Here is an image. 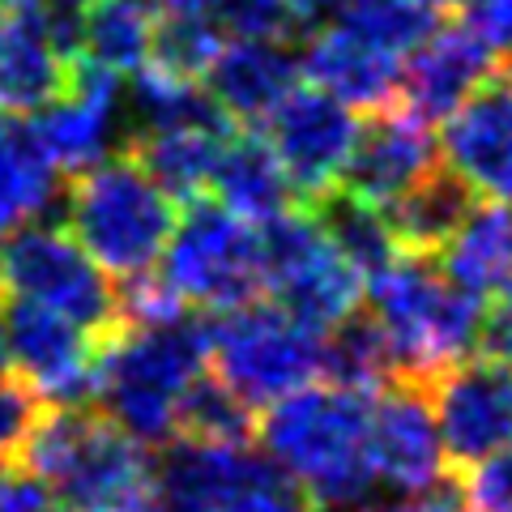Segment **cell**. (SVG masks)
<instances>
[{
    "label": "cell",
    "instance_id": "cell-10",
    "mask_svg": "<svg viewBox=\"0 0 512 512\" xmlns=\"http://www.w3.org/2000/svg\"><path fill=\"white\" fill-rule=\"evenodd\" d=\"M0 316H5L9 329L13 372L47 406H94V397H99V355H103V342L94 333L18 295L5 299Z\"/></svg>",
    "mask_w": 512,
    "mask_h": 512
},
{
    "label": "cell",
    "instance_id": "cell-23",
    "mask_svg": "<svg viewBox=\"0 0 512 512\" xmlns=\"http://www.w3.org/2000/svg\"><path fill=\"white\" fill-rule=\"evenodd\" d=\"M231 128H163V133H133L124 141L128 154L141 158L158 184L175 201H197L214 188V171Z\"/></svg>",
    "mask_w": 512,
    "mask_h": 512
},
{
    "label": "cell",
    "instance_id": "cell-17",
    "mask_svg": "<svg viewBox=\"0 0 512 512\" xmlns=\"http://www.w3.org/2000/svg\"><path fill=\"white\" fill-rule=\"evenodd\" d=\"M440 137H431V124L414 116L406 103L372 111V120L359 124V141L350 150L342 171V188L372 205H393L406 188H414L427 171L440 167Z\"/></svg>",
    "mask_w": 512,
    "mask_h": 512
},
{
    "label": "cell",
    "instance_id": "cell-25",
    "mask_svg": "<svg viewBox=\"0 0 512 512\" xmlns=\"http://www.w3.org/2000/svg\"><path fill=\"white\" fill-rule=\"evenodd\" d=\"M128 137L133 133H163V128H231V116L218 107L210 86L175 77L158 64L133 73L128 94Z\"/></svg>",
    "mask_w": 512,
    "mask_h": 512
},
{
    "label": "cell",
    "instance_id": "cell-8",
    "mask_svg": "<svg viewBox=\"0 0 512 512\" xmlns=\"http://www.w3.org/2000/svg\"><path fill=\"white\" fill-rule=\"evenodd\" d=\"M163 274L188 303L210 312L244 308L265 291V244L256 222L222 201H188L180 210Z\"/></svg>",
    "mask_w": 512,
    "mask_h": 512
},
{
    "label": "cell",
    "instance_id": "cell-21",
    "mask_svg": "<svg viewBox=\"0 0 512 512\" xmlns=\"http://www.w3.org/2000/svg\"><path fill=\"white\" fill-rule=\"evenodd\" d=\"M214 197L227 205V210L256 222V227H265V222H274L278 214L299 205L291 171L282 167L274 141L261 133H231L227 137L218 171H214Z\"/></svg>",
    "mask_w": 512,
    "mask_h": 512
},
{
    "label": "cell",
    "instance_id": "cell-18",
    "mask_svg": "<svg viewBox=\"0 0 512 512\" xmlns=\"http://www.w3.org/2000/svg\"><path fill=\"white\" fill-rule=\"evenodd\" d=\"M402 60V52L342 22L312 30L308 47H303V73L355 111H380L402 103Z\"/></svg>",
    "mask_w": 512,
    "mask_h": 512
},
{
    "label": "cell",
    "instance_id": "cell-39",
    "mask_svg": "<svg viewBox=\"0 0 512 512\" xmlns=\"http://www.w3.org/2000/svg\"><path fill=\"white\" fill-rule=\"evenodd\" d=\"M444 9H474V5H487V0H440Z\"/></svg>",
    "mask_w": 512,
    "mask_h": 512
},
{
    "label": "cell",
    "instance_id": "cell-26",
    "mask_svg": "<svg viewBox=\"0 0 512 512\" xmlns=\"http://www.w3.org/2000/svg\"><path fill=\"white\" fill-rule=\"evenodd\" d=\"M308 205H312V214L320 218L325 235L338 244V252L363 274V282H372L376 274H384V269L397 261V252L402 248H397L389 214H384L380 205L355 197V192H346L342 184L329 188L325 197H316Z\"/></svg>",
    "mask_w": 512,
    "mask_h": 512
},
{
    "label": "cell",
    "instance_id": "cell-38",
    "mask_svg": "<svg viewBox=\"0 0 512 512\" xmlns=\"http://www.w3.org/2000/svg\"><path fill=\"white\" fill-rule=\"evenodd\" d=\"M13 372V355H9V329H5V316H0V376Z\"/></svg>",
    "mask_w": 512,
    "mask_h": 512
},
{
    "label": "cell",
    "instance_id": "cell-19",
    "mask_svg": "<svg viewBox=\"0 0 512 512\" xmlns=\"http://www.w3.org/2000/svg\"><path fill=\"white\" fill-rule=\"evenodd\" d=\"M73 64L56 43L39 5L9 9L0 22V111L9 116H39L47 111L73 82Z\"/></svg>",
    "mask_w": 512,
    "mask_h": 512
},
{
    "label": "cell",
    "instance_id": "cell-45",
    "mask_svg": "<svg viewBox=\"0 0 512 512\" xmlns=\"http://www.w3.org/2000/svg\"><path fill=\"white\" fill-rule=\"evenodd\" d=\"M0 470H5V466H0Z\"/></svg>",
    "mask_w": 512,
    "mask_h": 512
},
{
    "label": "cell",
    "instance_id": "cell-28",
    "mask_svg": "<svg viewBox=\"0 0 512 512\" xmlns=\"http://www.w3.org/2000/svg\"><path fill=\"white\" fill-rule=\"evenodd\" d=\"M158 9L150 0H94L82 18V52L111 73H141L154 52Z\"/></svg>",
    "mask_w": 512,
    "mask_h": 512
},
{
    "label": "cell",
    "instance_id": "cell-14",
    "mask_svg": "<svg viewBox=\"0 0 512 512\" xmlns=\"http://www.w3.org/2000/svg\"><path fill=\"white\" fill-rule=\"evenodd\" d=\"M120 116H124L120 73L77 56L69 90H64L47 111H39L35 124H30V133L39 137V146L47 150V158H52L64 175H77V171H86V167L124 150Z\"/></svg>",
    "mask_w": 512,
    "mask_h": 512
},
{
    "label": "cell",
    "instance_id": "cell-31",
    "mask_svg": "<svg viewBox=\"0 0 512 512\" xmlns=\"http://www.w3.org/2000/svg\"><path fill=\"white\" fill-rule=\"evenodd\" d=\"M256 423H261L256 406H248L222 376L201 372L188 384L180 414H175V436L205 444H252Z\"/></svg>",
    "mask_w": 512,
    "mask_h": 512
},
{
    "label": "cell",
    "instance_id": "cell-5",
    "mask_svg": "<svg viewBox=\"0 0 512 512\" xmlns=\"http://www.w3.org/2000/svg\"><path fill=\"white\" fill-rule=\"evenodd\" d=\"M372 312L397 355V380L431 384L444 367L470 359L483 333V295L461 286L440 256L397 252L372 282Z\"/></svg>",
    "mask_w": 512,
    "mask_h": 512
},
{
    "label": "cell",
    "instance_id": "cell-37",
    "mask_svg": "<svg viewBox=\"0 0 512 512\" xmlns=\"http://www.w3.org/2000/svg\"><path fill=\"white\" fill-rule=\"evenodd\" d=\"M457 500H448V495L436 491V495H427V500H419V504H380V508H359V512H461Z\"/></svg>",
    "mask_w": 512,
    "mask_h": 512
},
{
    "label": "cell",
    "instance_id": "cell-7",
    "mask_svg": "<svg viewBox=\"0 0 512 512\" xmlns=\"http://www.w3.org/2000/svg\"><path fill=\"white\" fill-rule=\"evenodd\" d=\"M0 282L9 295L60 312L99 342L120 329V282L77 244L73 231L47 222L13 231L0 248Z\"/></svg>",
    "mask_w": 512,
    "mask_h": 512
},
{
    "label": "cell",
    "instance_id": "cell-41",
    "mask_svg": "<svg viewBox=\"0 0 512 512\" xmlns=\"http://www.w3.org/2000/svg\"><path fill=\"white\" fill-rule=\"evenodd\" d=\"M154 9H171V5H184V0H150Z\"/></svg>",
    "mask_w": 512,
    "mask_h": 512
},
{
    "label": "cell",
    "instance_id": "cell-20",
    "mask_svg": "<svg viewBox=\"0 0 512 512\" xmlns=\"http://www.w3.org/2000/svg\"><path fill=\"white\" fill-rule=\"evenodd\" d=\"M303 56L291 39H235L218 52L214 69L205 73V86L231 124H265L286 103V94L299 86Z\"/></svg>",
    "mask_w": 512,
    "mask_h": 512
},
{
    "label": "cell",
    "instance_id": "cell-35",
    "mask_svg": "<svg viewBox=\"0 0 512 512\" xmlns=\"http://www.w3.org/2000/svg\"><path fill=\"white\" fill-rule=\"evenodd\" d=\"M478 350L487 359L512 363V282L491 291L483 303V333H478Z\"/></svg>",
    "mask_w": 512,
    "mask_h": 512
},
{
    "label": "cell",
    "instance_id": "cell-43",
    "mask_svg": "<svg viewBox=\"0 0 512 512\" xmlns=\"http://www.w3.org/2000/svg\"><path fill=\"white\" fill-rule=\"evenodd\" d=\"M0 291H5V282H0Z\"/></svg>",
    "mask_w": 512,
    "mask_h": 512
},
{
    "label": "cell",
    "instance_id": "cell-42",
    "mask_svg": "<svg viewBox=\"0 0 512 512\" xmlns=\"http://www.w3.org/2000/svg\"><path fill=\"white\" fill-rule=\"evenodd\" d=\"M141 512H158V508H154V504H150V508H141Z\"/></svg>",
    "mask_w": 512,
    "mask_h": 512
},
{
    "label": "cell",
    "instance_id": "cell-2",
    "mask_svg": "<svg viewBox=\"0 0 512 512\" xmlns=\"http://www.w3.org/2000/svg\"><path fill=\"white\" fill-rule=\"evenodd\" d=\"M22 470L52 487L60 512H141L158 495L150 444L99 406H47Z\"/></svg>",
    "mask_w": 512,
    "mask_h": 512
},
{
    "label": "cell",
    "instance_id": "cell-4",
    "mask_svg": "<svg viewBox=\"0 0 512 512\" xmlns=\"http://www.w3.org/2000/svg\"><path fill=\"white\" fill-rule=\"evenodd\" d=\"M205 367H210V325H201L197 316H180L167 325H124L103 338L94 406L107 410L141 444H171L180 402Z\"/></svg>",
    "mask_w": 512,
    "mask_h": 512
},
{
    "label": "cell",
    "instance_id": "cell-32",
    "mask_svg": "<svg viewBox=\"0 0 512 512\" xmlns=\"http://www.w3.org/2000/svg\"><path fill=\"white\" fill-rule=\"evenodd\" d=\"M43 410H47V402L18 372L0 376V466L5 470H22L26 444L35 436Z\"/></svg>",
    "mask_w": 512,
    "mask_h": 512
},
{
    "label": "cell",
    "instance_id": "cell-27",
    "mask_svg": "<svg viewBox=\"0 0 512 512\" xmlns=\"http://www.w3.org/2000/svg\"><path fill=\"white\" fill-rule=\"evenodd\" d=\"M444 269L474 295H491L512 282V205L483 201L466 218V227L444 248Z\"/></svg>",
    "mask_w": 512,
    "mask_h": 512
},
{
    "label": "cell",
    "instance_id": "cell-34",
    "mask_svg": "<svg viewBox=\"0 0 512 512\" xmlns=\"http://www.w3.org/2000/svg\"><path fill=\"white\" fill-rule=\"evenodd\" d=\"M457 495L470 512H512V444L461 474Z\"/></svg>",
    "mask_w": 512,
    "mask_h": 512
},
{
    "label": "cell",
    "instance_id": "cell-9",
    "mask_svg": "<svg viewBox=\"0 0 512 512\" xmlns=\"http://www.w3.org/2000/svg\"><path fill=\"white\" fill-rule=\"evenodd\" d=\"M265 244V291L274 295L291 316L320 333H329L338 320L359 312L363 274L338 252L325 235L312 205L278 214L261 227Z\"/></svg>",
    "mask_w": 512,
    "mask_h": 512
},
{
    "label": "cell",
    "instance_id": "cell-13",
    "mask_svg": "<svg viewBox=\"0 0 512 512\" xmlns=\"http://www.w3.org/2000/svg\"><path fill=\"white\" fill-rule=\"evenodd\" d=\"M372 461L380 487H389L406 500H427L444 483V436L431 406L427 384L393 380L376 393L372 406Z\"/></svg>",
    "mask_w": 512,
    "mask_h": 512
},
{
    "label": "cell",
    "instance_id": "cell-30",
    "mask_svg": "<svg viewBox=\"0 0 512 512\" xmlns=\"http://www.w3.org/2000/svg\"><path fill=\"white\" fill-rule=\"evenodd\" d=\"M222 47H227V30L214 18L210 0H184V5L158 9L154 52H150V64H158V69L201 82L214 69Z\"/></svg>",
    "mask_w": 512,
    "mask_h": 512
},
{
    "label": "cell",
    "instance_id": "cell-24",
    "mask_svg": "<svg viewBox=\"0 0 512 512\" xmlns=\"http://www.w3.org/2000/svg\"><path fill=\"white\" fill-rule=\"evenodd\" d=\"M60 167L47 158L30 124L0 133V239L43 222L60 192Z\"/></svg>",
    "mask_w": 512,
    "mask_h": 512
},
{
    "label": "cell",
    "instance_id": "cell-44",
    "mask_svg": "<svg viewBox=\"0 0 512 512\" xmlns=\"http://www.w3.org/2000/svg\"><path fill=\"white\" fill-rule=\"evenodd\" d=\"M0 22H5V18H0Z\"/></svg>",
    "mask_w": 512,
    "mask_h": 512
},
{
    "label": "cell",
    "instance_id": "cell-15",
    "mask_svg": "<svg viewBox=\"0 0 512 512\" xmlns=\"http://www.w3.org/2000/svg\"><path fill=\"white\" fill-rule=\"evenodd\" d=\"M500 64L504 56L495 52V43L466 13H457L453 22H440L406 56L402 103L427 124H444Z\"/></svg>",
    "mask_w": 512,
    "mask_h": 512
},
{
    "label": "cell",
    "instance_id": "cell-29",
    "mask_svg": "<svg viewBox=\"0 0 512 512\" xmlns=\"http://www.w3.org/2000/svg\"><path fill=\"white\" fill-rule=\"evenodd\" d=\"M333 384L359 393H380L397 380V355L376 312H350L325 333V372Z\"/></svg>",
    "mask_w": 512,
    "mask_h": 512
},
{
    "label": "cell",
    "instance_id": "cell-3",
    "mask_svg": "<svg viewBox=\"0 0 512 512\" xmlns=\"http://www.w3.org/2000/svg\"><path fill=\"white\" fill-rule=\"evenodd\" d=\"M64 222L94 261L116 282L154 274L180 227L175 197L141 167L137 154H111L103 163L69 175Z\"/></svg>",
    "mask_w": 512,
    "mask_h": 512
},
{
    "label": "cell",
    "instance_id": "cell-16",
    "mask_svg": "<svg viewBox=\"0 0 512 512\" xmlns=\"http://www.w3.org/2000/svg\"><path fill=\"white\" fill-rule=\"evenodd\" d=\"M444 163L466 175L478 197L512 205V60L478 86L440 133Z\"/></svg>",
    "mask_w": 512,
    "mask_h": 512
},
{
    "label": "cell",
    "instance_id": "cell-36",
    "mask_svg": "<svg viewBox=\"0 0 512 512\" xmlns=\"http://www.w3.org/2000/svg\"><path fill=\"white\" fill-rule=\"evenodd\" d=\"M0 512H60V504L39 474L13 470L0 478Z\"/></svg>",
    "mask_w": 512,
    "mask_h": 512
},
{
    "label": "cell",
    "instance_id": "cell-33",
    "mask_svg": "<svg viewBox=\"0 0 512 512\" xmlns=\"http://www.w3.org/2000/svg\"><path fill=\"white\" fill-rule=\"evenodd\" d=\"M312 508H316L312 495L303 491L274 457H265V466L210 512H312Z\"/></svg>",
    "mask_w": 512,
    "mask_h": 512
},
{
    "label": "cell",
    "instance_id": "cell-11",
    "mask_svg": "<svg viewBox=\"0 0 512 512\" xmlns=\"http://www.w3.org/2000/svg\"><path fill=\"white\" fill-rule=\"evenodd\" d=\"M265 137L291 171L295 192L303 201H316L342 184L350 150L359 141V120L355 107L312 82L286 94V103L265 120Z\"/></svg>",
    "mask_w": 512,
    "mask_h": 512
},
{
    "label": "cell",
    "instance_id": "cell-22",
    "mask_svg": "<svg viewBox=\"0 0 512 512\" xmlns=\"http://www.w3.org/2000/svg\"><path fill=\"white\" fill-rule=\"evenodd\" d=\"M478 210V192L466 175H457L453 167L427 171L419 184L406 188L393 205H384L389 227L397 235L402 252H427L440 256L457 239V231L466 227V218Z\"/></svg>",
    "mask_w": 512,
    "mask_h": 512
},
{
    "label": "cell",
    "instance_id": "cell-6",
    "mask_svg": "<svg viewBox=\"0 0 512 512\" xmlns=\"http://www.w3.org/2000/svg\"><path fill=\"white\" fill-rule=\"evenodd\" d=\"M210 363L248 406H274L325 372V333L282 303H244L210 325Z\"/></svg>",
    "mask_w": 512,
    "mask_h": 512
},
{
    "label": "cell",
    "instance_id": "cell-12",
    "mask_svg": "<svg viewBox=\"0 0 512 512\" xmlns=\"http://www.w3.org/2000/svg\"><path fill=\"white\" fill-rule=\"evenodd\" d=\"M440 419L444 453L466 474L512 444V363L461 359L427 384Z\"/></svg>",
    "mask_w": 512,
    "mask_h": 512
},
{
    "label": "cell",
    "instance_id": "cell-1",
    "mask_svg": "<svg viewBox=\"0 0 512 512\" xmlns=\"http://www.w3.org/2000/svg\"><path fill=\"white\" fill-rule=\"evenodd\" d=\"M372 406L376 393H359L333 380L308 384L265 406L256 440L312 495L316 508L342 512L380 487L372 461Z\"/></svg>",
    "mask_w": 512,
    "mask_h": 512
},
{
    "label": "cell",
    "instance_id": "cell-40",
    "mask_svg": "<svg viewBox=\"0 0 512 512\" xmlns=\"http://www.w3.org/2000/svg\"><path fill=\"white\" fill-rule=\"evenodd\" d=\"M22 5H35V0H0V9H22Z\"/></svg>",
    "mask_w": 512,
    "mask_h": 512
}]
</instances>
